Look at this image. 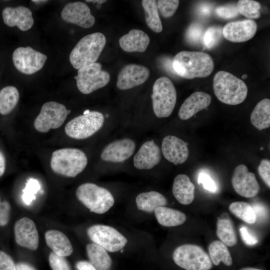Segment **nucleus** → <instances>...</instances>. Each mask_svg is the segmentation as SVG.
Here are the masks:
<instances>
[{
    "instance_id": "6ab92c4d",
    "label": "nucleus",
    "mask_w": 270,
    "mask_h": 270,
    "mask_svg": "<svg viewBox=\"0 0 270 270\" xmlns=\"http://www.w3.org/2000/svg\"><path fill=\"white\" fill-rule=\"evenodd\" d=\"M135 148L136 144L131 139L116 140L104 148L100 158L106 162H121L128 159L134 154Z\"/></svg>"
},
{
    "instance_id": "f704fd0d",
    "label": "nucleus",
    "mask_w": 270,
    "mask_h": 270,
    "mask_svg": "<svg viewBox=\"0 0 270 270\" xmlns=\"http://www.w3.org/2000/svg\"><path fill=\"white\" fill-rule=\"evenodd\" d=\"M236 8L238 13L250 18H258L260 16L259 11L261 8L260 4L252 0H238Z\"/></svg>"
},
{
    "instance_id": "2eb2a0df",
    "label": "nucleus",
    "mask_w": 270,
    "mask_h": 270,
    "mask_svg": "<svg viewBox=\"0 0 270 270\" xmlns=\"http://www.w3.org/2000/svg\"><path fill=\"white\" fill-rule=\"evenodd\" d=\"M16 242L19 246L32 250H36L38 246L39 238L34 222L27 217L18 220L14 226Z\"/></svg>"
},
{
    "instance_id": "393cba45",
    "label": "nucleus",
    "mask_w": 270,
    "mask_h": 270,
    "mask_svg": "<svg viewBox=\"0 0 270 270\" xmlns=\"http://www.w3.org/2000/svg\"><path fill=\"white\" fill-rule=\"evenodd\" d=\"M44 238L47 246L57 255L66 257L72 254L73 248L68 237L60 231H46Z\"/></svg>"
},
{
    "instance_id": "c03bdc74",
    "label": "nucleus",
    "mask_w": 270,
    "mask_h": 270,
    "mask_svg": "<svg viewBox=\"0 0 270 270\" xmlns=\"http://www.w3.org/2000/svg\"><path fill=\"white\" fill-rule=\"evenodd\" d=\"M240 233L243 242L248 246L255 245L258 242L257 237L246 226L240 227Z\"/></svg>"
},
{
    "instance_id": "49530a36",
    "label": "nucleus",
    "mask_w": 270,
    "mask_h": 270,
    "mask_svg": "<svg viewBox=\"0 0 270 270\" xmlns=\"http://www.w3.org/2000/svg\"><path fill=\"white\" fill-rule=\"evenodd\" d=\"M10 206L6 201L1 202L0 198V226H6L10 218Z\"/></svg>"
},
{
    "instance_id": "4468645a",
    "label": "nucleus",
    "mask_w": 270,
    "mask_h": 270,
    "mask_svg": "<svg viewBox=\"0 0 270 270\" xmlns=\"http://www.w3.org/2000/svg\"><path fill=\"white\" fill-rule=\"evenodd\" d=\"M62 19L85 28H90L95 23V18L91 14L89 7L81 2L67 4L61 12Z\"/></svg>"
},
{
    "instance_id": "2f4dec72",
    "label": "nucleus",
    "mask_w": 270,
    "mask_h": 270,
    "mask_svg": "<svg viewBox=\"0 0 270 270\" xmlns=\"http://www.w3.org/2000/svg\"><path fill=\"white\" fill-rule=\"evenodd\" d=\"M216 234L220 241L228 246L237 243L236 234L230 219L219 218L216 223Z\"/></svg>"
},
{
    "instance_id": "5701e85b",
    "label": "nucleus",
    "mask_w": 270,
    "mask_h": 270,
    "mask_svg": "<svg viewBox=\"0 0 270 270\" xmlns=\"http://www.w3.org/2000/svg\"><path fill=\"white\" fill-rule=\"evenodd\" d=\"M148 36L144 31L131 30L128 34L122 36L119 40L120 48L126 52H144L150 43Z\"/></svg>"
},
{
    "instance_id": "a878e982",
    "label": "nucleus",
    "mask_w": 270,
    "mask_h": 270,
    "mask_svg": "<svg viewBox=\"0 0 270 270\" xmlns=\"http://www.w3.org/2000/svg\"><path fill=\"white\" fill-rule=\"evenodd\" d=\"M136 202L139 210L152 212L156 208L166 205V197L156 191H150L139 194L136 198Z\"/></svg>"
},
{
    "instance_id": "ddd939ff",
    "label": "nucleus",
    "mask_w": 270,
    "mask_h": 270,
    "mask_svg": "<svg viewBox=\"0 0 270 270\" xmlns=\"http://www.w3.org/2000/svg\"><path fill=\"white\" fill-rule=\"evenodd\" d=\"M232 183L235 192L245 198L255 196L260 190V186L255 174L249 172L244 164L236 167L232 178Z\"/></svg>"
},
{
    "instance_id": "37998d69",
    "label": "nucleus",
    "mask_w": 270,
    "mask_h": 270,
    "mask_svg": "<svg viewBox=\"0 0 270 270\" xmlns=\"http://www.w3.org/2000/svg\"><path fill=\"white\" fill-rule=\"evenodd\" d=\"M198 184H202L204 188L212 192H215L217 190V187L214 180L208 174L202 172L198 177Z\"/></svg>"
},
{
    "instance_id": "9d476101",
    "label": "nucleus",
    "mask_w": 270,
    "mask_h": 270,
    "mask_svg": "<svg viewBox=\"0 0 270 270\" xmlns=\"http://www.w3.org/2000/svg\"><path fill=\"white\" fill-rule=\"evenodd\" d=\"M70 112V110H68L62 104L54 101L48 102L42 106L40 114L36 118L34 128L37 131L43 133L47 132L51 129L59 128Z\"/></svg>"
},
{
    "instance_id": "09e8293b",
    "label": "nucleus",
    "mask_w": 270,
    "mask_h": 270,
    "mask_svg": "<svg viewBox=\"0 0 270 270\" xmlns=\"http://www.w3.org/2000/svg\"><path fill=\"white\" fill-rule=\"evenodd\" d=\"M77 270H96L90 262L84 260L79 261L76 264Z\"/></svg>"
},
{
    "instance_id": "6e6d98bb",
    "label": "nucleus",
    "mask_w": 270,
    "mask_h": 270,
    "mask_svg": "<svg viewBox=\"0 0 270 270\" xmlns=\"http://www.w3.org/2000/svg\"><path fill=\"white\" fill-rule=\"evenodd\" d=\"M32 2H34V3H37V4H41V3H42V2H46L47 0H32Z\"/></svg>"
},
{
    "instance_id": "cd10ccee",
    "label": "nucleus",
    "mask_w": 270,
    "mask_h": 270,
    "mask_svg": "<svg viewBox=\"0 0 270 270\" xmlns=\"http://www.w3.org/2000/svg\"><path fill=\"white\" fill-rule=\"evenodd\" d=\"M154 212L159 224L164 226H180L186 219V214L182 212L165 206L157 208Z\"/></svg>"
},
{
    "instance_id": "f03ea898",
    "label": "nucleus",
    "mask_w": 270,
    "mask_h": 270,
    "mask_svg": "<svg viewBox=\"0 0 270 270\" xmlns=\"http://www.w3.org/2000/svg\"><path fill=\"white\" fill-rule=\"evenodd\" d=\"M214 94L222 102L236 105L242 102L248 94V87L240 78L224 70L217 72L213 79Z\"/></svg>"
},
{
    "instance_id": "7c9ffc66",
    "label": "nucleus",
    "mask_w": 270,
    "mask_h": 270,
    "mask_svg": "<svg viewBox=\"0 0 270 270\" xmlns=\"http://www.w3.org/2000/svg\"><path fill=\"white\" fill-rule=\"evenodd\" d=\"M18 90L14 86H7L0 91V114L6 115L15 108L19 100Z\"/></svg>"
},
{
    "instance_id": "e433bc0d",
    "label": "nucleus",
    "mask_w": 270,
    "mask_h": 270,
    "mask_svg": "<svg viewBox=\"0 0 270 270\" xmlns=\"http://www.w3.org/2000/svg\"><path fill=\"white\" fill-rule=\"evenodd\" d=\"M40 187L38 182L34 178L29 179L25 188L23 190L22 200L26 204L28 205L35 199V194Z\"/></svg>"
},
{
    "instance_id": "f8f14e48",
    "label": "nucleus",
    "mask_w": 270,
    "mask_h": 270,
    "mask_svg": "<svg viewBox=\"0 0 270 270\" xmlns=\"http://www.w3.org/2000/svg\"><path fill=\"white\" fill-rule=\"evenodd\" d=\"M47 56L30 46H20L12 54L15 68L20 72L32 74L40 70L44 66Z\"/></svg>"
},
{
    "instance_id": "f3484780",
    "label": "nucleus",
    "mask_w": 270,
    "mask_h": 270,
    "mask_svg": "<svg viewBox=\"0 0 270 270\" xmlns=\"http://www.w3.org/2000/svg\"><path fill=\"white\" fill-rule=\"evenodd\" d=\"M256 30L257 24L254 20H244L228 23L222 29V34L230 42H242L252 38Z\"/></svg>"
},
{
    "instance_id": "de8ad7c7",
    "label": "nucleus",
    "mask_w": 270,
    "mask_h": 270,
    "mask_svg": "<svg viewBox=\"0 0 270 270\" xmlns=\"http://www.w3.org/2000/svg\"><path fill=\"white\" fill-rule=\"evenodd\" d=\"M252 206L256 215V220H262L267 216V210L263 204H255Z\"/></svg>"
},
{
    "instance_id": "7ed1b4c3",
    "label": "nucleus",
    "mask_w": 270,
    "mask_h": 270,
    "mask_svg": "<svg viewBox=\"0 0 270 270\" xmlns=\"http://www.w3.org/2000/svg\"><path fill=\"white\" fill-rule=\"evenodd\" d=\"M106 44V38L101 32H94L82 38L70 55V61L76 70L95 63Z\"/></svg>"
},
{
    "instance_id": "a18cd8bd",
    "label": "nucleus",
    "mask_w": 270,
    "mask_h": 270,
    "mask_svg": "<svg viewBox=\"0 0 270 270\" xmlns=\"http://www.w3.org/2000/svg\"><path fill=\"white\" fill-rule=\"evenodd\" d=\"M0 270H16L12 258L2 250H0Z\"/></svg>"
},
{
    "instance_id": "4be33fe9",
    "label": "nucleus",
    "mask_w": 270,
    "mask_h": 270,
    "mask_svg": "<svg viewBox=\"0 0 270 270\" xmlns=\"http://www.w3.org/2000/svg\"><path fill=\"white\" fill-rule=\"evenodd\" d=\"M212 102L210 94L196 92L186 99L178 111V115L180 120L190 119L198 112L208 108Z\"/></svg>"
},
{
    "instance_id": "603ef678",
    "label": "nucleus",
    "mask_w": 270,
    "mask_h": 270,
    "mask_svg": "<svg viewBox=\"0 0 270 270\" xmlns=\"http://www.w3.org/2000/svg\"><path fill=\"white\" fill-rule=\"evenodd\" d=\"M211 6L208 4H204L200 7L199 11L201 14L208 15L210 13Z\"/></svg>"
},
{
    "instance_id": "72a5a7b5",
    "label": "nucleus",
    "mask_w": 270,
    "mask_h": 270,
    "mask_svg": "<svg viewBox=\"0 0 270 270\" xmlns=\"http://www.w3.org/2000/svg\"><path fill=\"white\" fill-rule=\"evenodd\" d=\"M229 210L244 222L253 224L256 222L254 210L250 204L244 202H235L229 206Z\"/></svg>"
},
{
    "instance_id": "ea45409f",
    "label": "nucleus",
    "mask_w": 270,
    "mask_h": 270,
    "mask_svg": "<svg viewBox=\"0 0 270 270\" xmlns=\"http://www.w3.org/2000/svg\"><path fill=\"white\" fill-rule=\"evenodd\" d=\"M50 266L52 270H71L70 264L64 257L57 255L53 252L48 258Z\"/></svg>"
},
{
    "instance_id": "b1692460",
    "label": "nucleus",
    "mask_w": 270,
    "mask_h": 270,
    "mask_svg": "<svg viewBox=\"0 0 270 270\" xmlns=\"http://www.w3.org/2000/svg\"><path fill=\"white\" fill-rule=\"evenodd\" d=\"M195 186L184 174H178L174 178L172 191L176 200L181 204H191L194 198Z\"/></svg>"
},
{
    "instance_id": "864d4df0",
    "label": "nucleus",
    "mask_w": 270,
    "mask_h": 270,
    "mask_svg": "<svg viewBox=\"0 0 270 270\" xmlns=\"http://www.w3.org/2000/svg\"><path fill=\"white\" fill-rule=\"evenodd\" d=\"M87 2H96L98 4H102L106 2V0H86Z\"/></svg>"
},
{
    "instance_id": "dca6fc26",
    "label": "nucleus",
    "mask_w": 270,
    "mask_h": 270,
    "mask_svg": "<svg viewBox=\"0 0 270 270\" xmlns=\"http://www.w3.org/2000/svg\"><path fill=\"white\" fill-rule=\"evenodd\" d=\"M146 67L136 64L125 66L120 72L116 82L118 88L126 90L144 84L150 76Z\"/></svg>"
},
{
    "instance_id": "8fccbe9b",
    "label": "nucleus",
    "mask_w": 270,
    "mask_h": 270,
    "mask_svg": "<svg viewBox=\"0 0 270 270\" xmlns=\"http://www.w3.org/2000/svg\"><path fill=\"white\" fill-rule=\"evenodd\" d=\"M16 270H36L31 265L23 262L16 264Z\"/></svg>"
},
{
    "instance_id": "c9c22d12",
    "label": "nucleus",
    "mask_w": 270,
    "mask_h": 270,
    "mask_svg": "<svg viewBox=\"0 0 270 270\" xmlns=\"http://www.w3.org/2000/svg\"><path fill=\"white\" fill-rule=\"evenodd\" d=\"M222 34V29L218 26H211L205 32L202 38L204 44L208 48L214 47L220 41Z\"/></svg>"
},
{
    "instance_id": "4d7b16f0",
    "label": "nucleus",
    "mask_w": 270,
    "mask_h": 270,
    "mask_svg": "<svg viewBox=\"0 0 270 270\" xmlns=\"http://www.w3.org/2000/svg\"><path fill=\"white\" fill-rule=\"evenodd\" d=\"M247 76H248V75L246 74H244V75L242 76V78H246Z\"/></svg>"
},
{
    "instance_id": "79ce46f5",
    "label": "nucleus",
    "mask_w": 270,
    "mask_h": 270,
    "mask_svg": "<svg viewBox=\"0 0 270 270\" xmlns=\"http://www.w3.org/2000/svg\"><path fill=\"white\" fill-rule=\"evenodd\" d=\"M258 172L263 181L266 186L270 187V161L268 159H263L258 167Z\"/></svg>"
},
{
    "instance_id": "a19ab883",
    "label": "nucleus",
    "mask_w": 270,
    "mask_h": 270,
    "mask_svg": "<svg viewBox=\"0 0 270 270\" xmlns=\"http://www.w3.org/2000/svg\"><path fill=\"white\" fill-rule=\"evenodd\" d=\"M215 11L218 16L225 19L234 18L238 14L236 6L232 4L219 6Z\"/></svg>"
},
{
    "instance_id": "c85d7f7f",
    "label": "nucleus",
    "mask_w": 270,
    "mask_h": 270,
    "mask_svg": "<svg viewBox=\"0 0 270 270\" xmlns=\"http://www.w3.org/2000/svg\"><path fill=\"white\" fill-rule=\"evenodd\" d=\"M250 120L252 124L260 130L270 126V99L264 98L257 104L251 113Z\"/></svg>"
},
{
    "instance_id": "6e6552de",
    "label": "nucleus",
    "mask_w": 270,
    "mask_h": 270,
    "mask_svg": "<svg viewBox=\"0 0 270 270\" xmlns=\"http://www.w3.org/2000/svg\"><path fill=\"white\" fill-rule=\"evenodd\" d=\"M104 120L102 113L86 110L83 114L74 118L68 122L64 131L66 135L72 138L85 139L99 130L104 124Z\"/></svg>"
},
{
    "instance_id": "c756f323",
    "label": "nucleus",
    "mask_w": 270,
    "mask_h": 270,
    "mask_svg": "<svg viewBox=\"0 0 270 270\" xmlns=\"http://www.w3.org/2000/svg\"><path fill=\"white\" fill-rule=\"evenodd\" d=\"M209 256L212 262L218 266L222 262L227 266H230L232 264L231 254L226 246L220 240L212 242L208 248Z\"/></svg>"
},
{
    "instance_id": "20e7f679",
    "label": "nucleus",
    "mask_w": 270,
    "mask_h": 270,
    "mask_svg": "<svg viewBox=\"0 0 270 270\" xmlns=\"http://www.w3.org/2000/svg\"><path fill=\"white\" fill-rule=\"evenodd\" d=\"M88 158L80 150L76 148H64L54 151L52 156L50 164L56 174L74 178L86 168Z\"/></svg>"
},
{
    "instance_id": "412c9836",
    "label": "nucleus",
    "mask_w": 270,
    "mask_h": 270,
    "mask_svg": "<svg viewBox=\"0 0 270 270\" xmlns=\"http://www.w3.org/2000/svg\"><path fill=\"white\" fill-rule=\"evenodd\" d=\"M161 160V150L153 140L144 142L134 158V165L138 170H150Z\"/></svg>"
},
{
    "instance_id": "9b49d317",
    "label": "nucleus",
    "mask_w": 270,
    "mask_h": 270,
    "mask_svg": "<svg viewBox=\"0 0 270 270\" xmlns=\"http://www.w3.org/2000/svg\"><path fill=\"white\" fill-rule=\"evenodd\" d=\"M87 234L94 244L110 252L122 250L128 242L126 238L114 228L104 224H94L89 227Z\"/></svg>"
},
{
    "instance_id": "a211bd4d",
    "label": "nucleus",
    "mask_w": 270,
    "mask_h": 270,
    "mask_svg": "<svg viewBox=\"0 0 270 270\" xmlns=\"http://www.w3.org/2000/svg\"><path fill=\"white\" fill-rule=\"evenodd\" d=\"M188 143L172 135L165 136L162 141V152L164 158L175 164H182L188 158Z\"/></svg>"
},
{
    "instance_id": "39448f33",
    "label": "nucleus",
    "mask_w": 270,
    "mask_h": 270,
    "mask_svg": "<svg viewBox=\"0 0 270 270\" xmlns=\"http://www.w3.org/2000/svg\"><path fill=\"white\" fill-rule=\"evenodd\" d=\"M76 196L91 212L98 214L106 212L114 203V198L108 190L90 182L78 186Z\"/></svg>"
},
{
    "instance_id": "473e14b6",
    "label": "nucleus",
    "mask_w": 270,
    "mask_h": 270,
    "mask_svg": "<svg viewBox=\"0 0 270 270\" xmlns=\"http://www.w3.org/2000/svg\"><path fill=\"white\" fill-rule=\"evenodd\" d=\"M142 5L145 12L146 21L148 27L154 32L159 33L162 30L156 1L154 0H143Z\"/></svg>"
},
{
    "instance_id": "f257e3e1",
    "label": "nucleus",
    "mask_w": 270,
    "mask_h": 270,
    "mask_svg": "<svg viewBox=\"0 0 270 270\" xmlns=\"http://www.w3.org/2000/svg\"><path fill=\"white\" fill-rule=\"evenodd\" d=\"M172 64L174 72L186 79L207 77L214 68L210 56L201 52H180L174 56Z\"/></svg>"
},
{
    "instance_id": "0eeeda50",
    "label": "nucleus",
    "mask_w": 270,
    "mask_h": 270,
    "mask_svg": "<svg viewBox=\"0 0 270 270\" xmlns=\"http://www.w3.org/2000/svg\"><path fill=\"white\" fill-rule=\"evenodd\" d=\"M172 258L175 264L186 270H210L212 266L209 256L200 246L184 244L176 248Z\"/></svg>"
},
{
    "instance_id": "58836bf2",
    "label": "nucleus",
    "mask_w": 270,
    "mask_h": 270,
    "mask_svg": "<svg viewBox=\"0 0 270 270\" xmlns=\"http://www.w3.org/2000/svg\"><path fill=\"white\" fill-rule=\"evenodd\" d=\"M178 0H160L156 4L162 16L168 18L172 16L176 12L179 5Z\"/></svg>"
},
{
    "instance_id": "1a4fd4ad",
    "label": "nucleus",
    "mask_w": 270,
    "mask_h": 270,
    "mask_svg": "<svg viewBox=\"0 0 270 270\" xmlns=\"http://www.w3.org/2000/svg\"><path fill=\"white\" fill-rule=\"evenodd\" d=\"M74 78L78 90L89 94L105 86L110 82V75L102 70L100 64L95 62L78 69Z\"/></svg>"
},
{
    "instance_id": "423d86ee",
    "label": "nucleus",
    "mask_w": 270,
    "mask_h": 270,
    "mask_svg": "<svg viewBox=\"0 0 270 270\" xmlns=\"http://www.w3.org/2000/svg\"><path fill=\"white\" fill-rule=\"evenodd\" d=\"M152 98L153 110L158 118H167L172 114L176 104V92L168 78L162 76L155 81Z\"/></svg>"
},
{
    "instance_id": "3c124183",
    "label": "nucleus",
    "mask_w": 270,
    "mask_h": 270,
    "mask_svg": "<svg viewBox=\"0 0 270 270\" xmlns=\"http://www.w3.org/2000/svg\"><path fill=\"white\" fill-rule=\"evenodd\" d=\"M6 170V159L2 152L0 150V177L3 175Z\"/></svg>"
},
{
    "instance_id": "5fc2aeb1",
    "label": "nucleus",
    "mask_w": 270,
    "mask_h": 270,
    "mask_svg": "<svg viewBox=\"0 0 270 270\" xmlns=\"http://www.w3.org/2000/svg\"><path fill=\"white\" fill-rule=\"evenodd\" d=\"M240 270H262L257 268L248 267V268H243L241 269Z\"/></svg>"
},
{
    "instance_id": "bb28decb",
    "label": "nucleus",
    "mask_w": 270,
    "mask_h": 270,
    "mask_svg": "<svg viewBox=\"0 0 270 270\" xmlns=\"http://www.w3.org/2000/svg\"><path fill=\"white\" fill-rule=\"evenodd\" d=\"M90 262L96 270H110L112 260L107 251L96 244H88L86 246Z\"/></svg>"
},
{
    "instance_id": "aec40b11",
    "label": "nucleus",
    "mask_w": 270,
    "mask_h": 270,
    "mask_svg": "<svg viewBox=\"0 0 270 270\" xmlns=\"http://www.w3.org/2000/svg\"><path fill=\"white\" fill-rule=\"evenodd\" d=\"M2 16L6 24L10 27L16 26L22 31L28 30L34 23L32 12L24 6H7L3 10Z\"/></svg>"
},
{
    "instance_id": "4c0bfd02",
    "label": "nucleus",
    "mask_w": 270,
    "mask_h": 270,
    "mask_svg": "<svg viewBox=\"0 0 270 270\" xmlns=\"http://www.w3.org/2000/svg\"><path fill=\"white\" fill-rule=\"evenodd\" d=\"M204 27L200 23L190 24L186 33L187 40L192 44H198L202 42L204 34Z\"/></svg>"
}]
</instances>
